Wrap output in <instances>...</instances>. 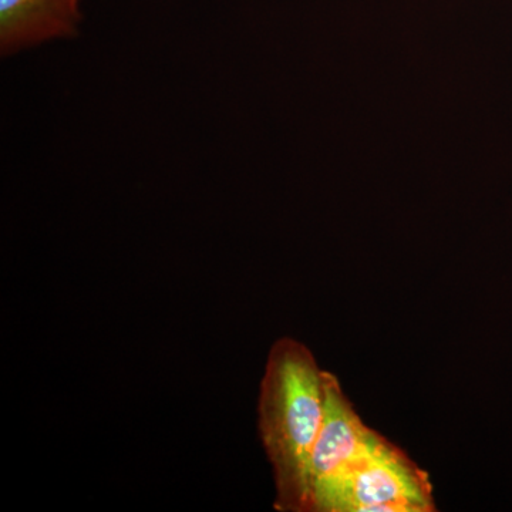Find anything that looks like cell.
<instances>
[{
  "label": "cell",
  "instance_id": "1",
  "mask_svg": "<svg viewBox=\"0 0 512 512\" xmlns=\"http://www.w3.org/2000/svg\"><path fill=\"white\" fill-rule=\"evenodd\" d=\"M325 370L291 338L269 352L258 402L259 436L274 470L275 510L311 512L313 451L325 419Z\"/></svg>",
  "mask_w": 512,
  "mask_h": 512
},
{
  "label": "cell",
  "instance_id": "2",
  "mask_svg": "<svg viewBox=\"0 0 512 512\" xmlns=\"http://www.w3.org/2000/svg\"><path fill=\"white\" fill-rule=\"evenodd\" d=\"M429 474L383 436L316 491L311 512H433Z\"/></svg>",
  "mask_w": 512,
  "mask_h": 512
},
{
  "label": "cell",
  "instance_id": "3",
  "mask_svg": "<svg viewBox=\"0 0 512 512\" xmlns=\"http://www.w3.org/2000/svg\"><path fill=\"white\" fill-rule=\"evenodd\" d=\"M325 419L313 451L312 497L335 480L349 464L369 451L380 434L367 427L343 393L338 377L325 372ZM312 508V501H311Z\"/></svg>",
  "mask_w": 512,
  "mask_h": 512
},
{
  "label": "cell",
  "instance_id": "4",
  "mask_svg": "<svg viewBox=\"0 0 512 512\" xmlns=\"http://www.w3.org/2000/svg\"><path fill=\"white\" fill-rule=\"evenodd\" d=\"M79 0H0V50L15 55L79 33Z\"/></svg>",
  "mask_w": 512,
  "mask_h": 512
}]
</instances>
